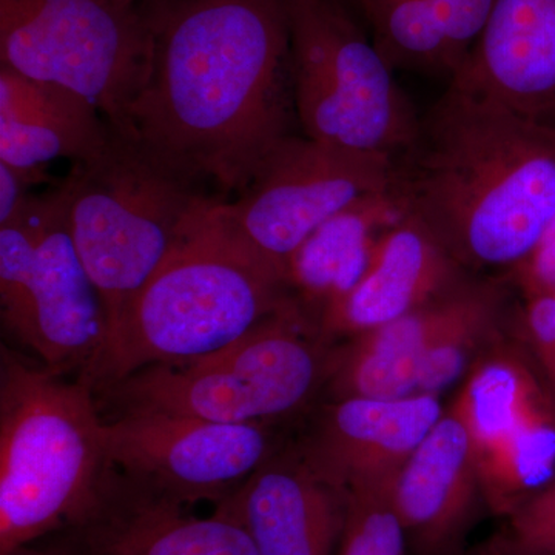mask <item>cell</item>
Wrapping results in <instances>:
<instances>
[{
  "mask_svg": "<svg viewBox=\"0 0 555 555\" xmlns=\"http://www.w3.org/2000/svg\"><path fill=\"white\" fill-rule=\"evenodd\" d=\"M139 9L152 68L115 130L222 199L238 196L294 134L286 0H142Z\"/></svg>",
  "mask_w": 555,
  "mask_h": 555,
  "instance_id": "6da1fadb",
  "label": "cell"
},
{
  "mask_svg": "<svg viewBox=\"0 0 555 555\" xmlns=\"http://www.w3.org/2000/svg\"><path fill=\"white\" fill-rule=\"evenodd\" d=\"M392 192L474 275H506L555 218V126L448 86L393 159Z\"/></svg>",
  "mask_w": 555,
  "mask_h": 555,
  "instance_id": "7a4b0ae2",
  "label": "cell"
},
{
  "mask_svg": "<svg viewBox=\"0 0 555 555\" xmlns=\"http://www.w3.org/2000/svg\"><path fill=\"white\" fill-rule=\"evenodd\" d=\"M218 199L124 310L86 378L94 390L152 364L217 352L291 301L283 275L219 217Z\"/></svg>",
  "mask_w": 555,
  "mask_h": 555,
  "instance_id": "3957f363",
  "label": "cell"
},
{
  "mask_svg": "<svg viewBox=\"0 0 555 555\" xmlns=\"http://www.w3.org/2000/svg\"><path fill=\"white\" fill-rule=\"evenodd\" d=\"M87 379L0 352V555L61 531L94 502L109 467Z\"/></svg>",
  "mask_w": 555,
  "mask_h": 555,
  "instance_id": "277c9868",
  "label": "cell"
},
{
  "mask_svg": "<svg viewBox=\"0 0 555 555\" xmlns=\"http://www.w3.org/2000/svg\"><path fill=\"white\" fill-rule=\"evenodd\" d=\"M334 343L294 299L217 352L152 364L94 390L109 415L190 416L232 425H276L326 389Z\"/></svg>",
  "mask_w": 555,
  "mask_h": 555,
  "instance_id": "5b68a950",
  "label": "cell"
},
{
  "mask_svg": "<svg viewBox=\"0 0 555 555\" xmlns=\"http://www.w3.org/2000/svg\"><path fill=\"white\" fill-rule=\"evenodd\" d=\"M109 129L100 155L73 163L61 179L69 232L104 302L108 335L215 198L133 138Z\"/></svg>",
  "mask_w": 555,
  "mask_h": 555,
  "instance_id": "8992f818",
  "label": "cell"
},
{
  "mask_svg": "<svg viewBox=\"0 0 555 555\" xmlns=\"http://www.w3.org/2000/svg\"><path fill=\"white\" fill-rule=\"evenodd\" d=\"M295 112L317 141L396 159L420 115L350 0H286Z\"/></svg>",
  "mask_w": 555,
  "mask_h": 555,
  "instance_id": "52a82bcc",
  "label": "cell"
},
{
  "mask_svg": "<svg viewBox=\"0 0 555 555\" xmlns=\"http://www.w3.org/2000/svg\"><path fill=\"white\" fill-rule=\"evenodd\" d=\"M0 67L73 91L120 129L147 82L152 33L120 0H0Z\"/></svg>",
  "mask_w": 555,
  "mask_h": 555,
  "instance_id": "ba28073f",
  "label": "cell"
},
{
  "mask_svg": "<svg viewBox=\"0 0 555 555\" xmlns=\"http://www.w3.org/2000/svg\"><path fill=\"white\" fill-rule=\"evenodd\" d=\"M393 159L291 134L235 199H218L228 228L284 278L292 255L328 219L392 189ZM286 283V281H284Z\"/></svg>",
  "mask_w": 555,
  "mask_h": 555,
  "instance_id": "9c48e42d",
  "label": "cell"
},
{
  "mask_svg": "<svg viewBox=\"0 0 555 555\" xmlns=\"http://www.w3.org/2000/svg\"><path fill=\"white\" fill-rule=\"evenodd\" d=\"M36 206L38 243L21 276L0 287L2 323L53 374L89 378L107 345V312L72 238L61 181Z\"/></svg>",
  "mask_w": 555,
  "mask_h": 555,
  "instance_id": "30bf717a",
  "label": "cell"
},
{
  "mask_svg": "<svg viewBox=\"0 0 555 555\" xmlns=\"http://www.w3.org/2000/svg\"><path fill=\"white\" fill-rule=\"evenodd\" d=\"M109 465L175 502L218 505L283 441L275 425L129 412L104 416Z\"/></svg>",
  "mask_w": 555,
  "mask_h": 555,
  "instance_id": "8fae6325",
  "label": "cell"
},
{
  "mask_svg": "<svg viewBox=\"0 0 555 555\" xmlns=\"http://www.w3.org/2000/svg\"><path fill=\"white\" fill-rule=\"evenodd\" d=\"M35 543L62 555H258L235 521L190 516L188 506L113 466L75 524Z\"/></svg>",
  "mask_w": 555,
  "mask_h": 555,
  "instance_id": "7c38bea8",
  "label": "cell"
},
{
  "mask_svg": "<svg viewBox=\"0 0 555 555\" xmlns=\"http://www.w3.org/2000/svg\"><path fill=\"white\" fill-rule=\"evenodd\" d=\"M214 513L240 525L258 555H337L347 491L321 476L297 443L281 444Z\"/></svg>",
  "mask_w": 555,
  "mask_h": 555,
  "instance_id": "4fadbf2b",
  "label": "cell"
},
{
  "mask_svg": "<svg viewBox=\"0 0 555 555\" xmlns=\"http://www.w3.org/2000/svg\"><path fill=\"white\" fill-rule=\"evenodd\" d=\"M444 414L438 396L334 398L317 412L298 448L339 488L392 483Z\"/></svg>",
  "mask_w": 555,
  "mask_h": 555,
  "instance_id": "5bb4252c",
  "label": "cell"
},
{
  "mask_svg": "<svg viewBox=\"0 0 555 555\" xmlns=\"http://www.w3.org/2000/svg\"><path fill=\"white\" fill-rule=\"evenodd\" d=\"M449 86L555 126V0H495Z\"/></svg>",
  "mask_w": 555,
  "mask_h": 555,
  "instance_id": "9a60e30c",
  "label": "cell"
},
{
  "mask_svg": "<svg viewBox=\"0 0 555 555\" xmlns=\"http://www.w3.org/2000/svg\"><path fill=\"white\" fill-rule=\"evenodd\" d=\"M474 276L436 236L404 214L375 244L363 276L321 317L327 341L353 338L408 315Z\"/></svg>",
  "mask_w": 555,
  "mask_h": 555,
  "instance_id": "2e32d148",
  "label": "cell"
},
{
  "mask_svg": "<svg viewBox=\"0 0 555 555\" xmlns=\"http://www.w3.org/2000/svg\"><path fill=\"white\" fill-rule=\"evenodd\" d=\"M415 555H455L481 499L476 448L451 408L409 456L390 486Z\"/></svg>",
  "mask_w": 555,
  "mask_h": 555,
  "instance_id": "e0dca14e",
  "label": "cell"
},
{
  "mask_svg": "<svg viewBox=\"0 0 555 555\" xmlns=\"http://www.w3.org/2000/svg\"><path fill=\"white\" fill-rule=\"evenodd\" d=\"M109 133L79 94L0 67V163L28 171L61 158L82 163L100 155Z\"/></svg>",
  "mask_w": 555,
  "mask_h": 555,
  "instance_id": "ac0fdd59",
  "label": "cell"
},
{
  "mask_svg": "<svg viewBox=\"0 0 555 555\" xmlns=\"http://www.w3.org/2000/svg\"><path fill=\"white\" fill-rule=\"evenodd\" d=\"M403 215L392 189L367 196L320 225L292 255L284 270L288 295L317 327L357 286L375 244Z\"/></svg>",
  "mask_w": 555,
  "mask_h": 555,
  "instance_id": "d6986e66",
  "label": "cell"
},
{
  "mask_svg": "<svg viewBox=\"0 0 555 555\" xmlns=\"http://www.w3.org/2000/svg\"><path fill=\"white\" fill-rule=\"evenodd\" d=\"M375 46L393 69L447 75L455 72L436 0H350Z\"/></svg>",
  "mask_w": 555,
  "mask_h": 555,
  "instance_id": "ffe728a7",
  "label": "cell"
},
{
  "mask_svg": "<svg viewBox=\"0 0 555 555\" xmlns=\"http://www.w3.org/2000/svg\"><path fill=\"white\" fill-rule=\"evenodd\" d=\"M392 483L347 491L346 525L337 555L408 554L406 532L390 496Z\"/></svg>",
  "mask_w": 555,
  "mask_h": 555,
  "instance_id": "44dd1931",
  "label": "cell"
},
{
  "mask_svg": "<svg viewBox=\"0 0 555 555\" xmlns=\"http://www.w3.org/2000/svg\"><path fill=\"white\" fill-rule=\"evenodd\" d=\"M466 555H555V476Z\"/></svg>",
  "mask_w": 555,
  "mask_h": 555,
  "instance_id": "7402d4cb",
  "label": "cell"
},
{
  "mask_svg": "<svg viewBox=\"0 0 555 555\" xmlns=\"http://www.w3.org/2000/svg\"><path fill=\"white\" fill-rule=\"evenodd\" d=\"M517 297L513 331L534 358L555 403V288Z\"/></svg>",
  "mask_w": 555,
  "mask_h": 555,
  "instance_id": "603a6c76",
  "label": "cell"
},
{
  "mask_svg": "<svg viewBox=\"0 0 555 555\" xmlns=\"http://www.w3.org/2000/svg\"><path fill=\"white\" fill-rule=\"evenodd\" d=\"M455 72L476 46L495 0H436ZM454 72V73H455Z\"/></svg>",
  "mask_w": 555,
  "mask_h": 555,
  "instance_id": "cb8c5ba5",
  "label": "cell"
},
{
  "mask_svg": "<svg viewBox=\"0 0 555 555\" xmlns=\"http://www.w3.org/2000/svg\"><path fill=\"white\" fill-rule=\"evenodd\" d=\"M502 276L520 297L555 288V218L529 257Z\"/></svg>",
  "mask_w": 555,
  "mask_h": 555,
  "instance_id": "d4e9b609",
  "label": "cell"
},
{
  "mask_svg": "<svg viewBox=\"0 0 555 555\" xmlns=\"http://www.w3.org/2000/svg\"><path fill=\"white\" fill-rule=\"evenodd\" d=\"M47 181L46 170H20L0 163V224L16 217L31 198L30 189Z\"/></svg>",
  "mask_w": 555,
  "mask_h": 555,
  "instance_id": "484cf974",
  "label": "cell"
},
{
  "mask_svg": "<svg viewBox=\"0 0 555 555\" xmlns=\"http://www.w3.org/2000/svg\"><path fill=\"white\" fill-rule=\"evenodd\" d=\"M9 555H62L56 553V551H51L49 547L39 545V543H30V545H25L17 547L13 553Z\"/></svg>",
  "mask_w": 555,
  "mask_h": 555,
  "instance_id": "4316f807",
  "label": "cell"
},
{
  "mask_svg": "<svg viewBox=\"0 0 555 555\" xmlns=\"http://www.w3.org/2000/svg\"><path fill=\"white\" fill-rule=\"evenodd\" d=\"M120 2L127 3V5H138L142 0H120Z\"/></svg>",
  "mask_w": 555,
  "mask_h": 555,
  "instance_id": "83f0119b",
  "label": "cell"
}]
</instances>
